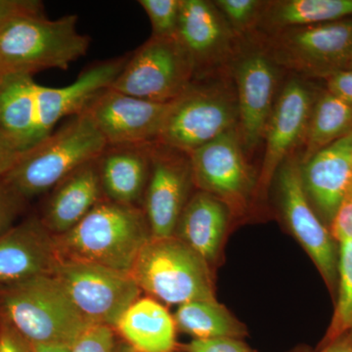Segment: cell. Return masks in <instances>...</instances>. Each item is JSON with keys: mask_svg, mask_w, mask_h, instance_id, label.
I'll return each instance as SVG.
<instances>
[{"mask_svg": "<svg viewBox=\"0 0 352 352\" xmlns=\"http://www.w3.org/2000/svg\"><path fill=\"white\" fill-rule=\"evenodd\" d=\"M170 103L145 100L107 88L87 111L108 145L149 144L159 140Z\"/></svg>", "mask_w": 352, "mask_h": 352, "instance_id": "16", "label": "cell"}, {"mask_svg": "<svg viewBox=\"0 0 352 352\" xmlns=\"http://www.w3.org/2000/svg\"><path fill=\"white\" fill-rule=\"evenodd\" d=\"M308 199L332 222L352 188V132L300 164Z\"/></svg>", "mask_w": 352, "mask_h": 352, "instance_id": "19", "label": "cell"}, {"mask_svg": "<svg viewBox=\"0 0 352 352\" xmlns=\"http://www.w3.org/2000/svg\"><path fill=\"white\" fill-rule=\"evenodd\" d=\"M138 3L149 18L153 36L171 38L176 36L182 0H140Z\"/></svg>", "mask_w": 352, "mask_h": 352, "instance_id": "30", "label": "cell"}, {"mask_svg": "<svg viewBox=\"0 0 352 352\" xmlns=\"http://www.w3.org/2000/svg\"><path fill=\"white\" fill-rule=\"evenodd\" d=\"M36 352H69V347L41 346L34 344Z\"/></svg>", "mask_w": 352, "mask_h": 352, "instance_id": "40", "label": "cell"}, {"mask_svg": "<svg viewBox=\"0 0 352 352\" xmlns=\"http://www.w3.org/2000/svg\"><path fill=\"white\" fill-rule=\"evenodd\" d=\"M230 214L223 201L199 190L185 206L176 226L175 237L210 263L219 254Z\"/></svg>", "mask_w": 352, "mask_h": 352, "instance_id": "23", "label": "cell"}, {"mask_svg": "<svg viewBox=\"0 0 352 352\" xmlns=\"http://www.w3.org/2000/svg\"><path fill=\"white\" fill-rule=\"evenodd\" d=\"M115 333L108 326H89L69 347V352H115Z\"/></svg>", "mask_w": 352, "mask_h": 352, "instance_id": "31", "label": "cell"}, {"mask_svg": "<svg viewBox=\"0 0 352 352\" xmlns=\"http://www.w3.org/2000/svg\"><path fill=\"white\" fill-rule=\"evenodd\" d=\"M129 57L115 58L95 64L66 87H48L38 85L36 105L43 140L52 133L58 122L65 118L85 112L101 92L110 88L126 66Z\"/></svg>", "mask_w": 352, "mask_h": 352, "instance_id": "18", "label": "cell"}, {"mask_svg": "<svg viewBox=\"0 0 352 352\" xmlns=\"http://www.w3.org/2000/svg\"><path fill=\"white\" fill-rule=\"evenodd\" d=\"M193 82V64L176 36H151L129 57L110 88L145 100L170 103Z\"/></svg>", "mask_w": 352, "mask_h": 352, "instance_id": "9", "label": "cell"}, {"mask_svg": "<svg viewBox=\"0 0 352 352\" xmlns=\"http://www.w3.org/2000/svg\"><path fill=\"white\" fill-rule=\"evenodd\" d=\"M176 328L195 340L233 338L245 333V326L219 302H191L179 305L175 317Z\"/></svg>", "mask_w": 352, "mask_h": 352, "instance_id": "27", "label": "cell"}, {"mask_svg": "<svg viewBox=\"0 0 352 352\" xmlns=\"http://www.w3.org/2000/svg\"><path fill=\"white\" fill-rule=\"evenodd\" d=\"M6 72L2 68L1 64H0V82H1L2 78H3V76H6Z\"/></svg>", "mask_w": 352, "mask_h": 352, "instance_id": "43", "label": "cell"}, {"mask_svg": "<svg viewBox=\"0 0 352 352\" xmlns=\"http://www.w3.org/2000/svg\"><path fill=\"white\" fill-rule=\"evenodd\" d=\"M23 153L0 129V179L17 164Z\"/></svg>", "mask_w": 352, "mask_h": 352, "instance_id": "38", "label": "cell"}, {"mask_svg": "<svg viewBox=\"0 0 352 352\" xmlns=\"http://www.w3.org/2000/svg\"><path fill=\"white\" fill-rule=\"evenodd\" d=\"M115 352H138L134 351L131 346L126 344V342H118L117 346H116Z\"/></svg>", "mask_w": 352, "mask_h": 352, "instance_id": "41", "label": "cell"}, {"mask_svg": "<svg viewBox=\"0 0 352 352\" xmlns=\"http://www.w3.org/2000/svg\"><path fill=\"white\" fill-rule=\"evenodd\" d=\"M352 132V106L318 89L300 152V164L307 163L324 148Z\"/></svg>", "mask_w": 352, "mask_h": 352, "instance_id": "26", "label": "cell"}, {"mask_svg": "<svg viewBox=\"0 0 352 352\" xmlns=\"http://www.w3.org/2000/svg\"><path fill=\"white\" fill-rule=\"evenodd\" d=\"M38 83L28 74H6L0 82V129L22 152L38 144L36 89Z\"/></svg>", "mask_w": 352, "mask_h": 352, "instance_id": "22", "label": "cell"}, {"mask_svg": "<svg viewBox=\"0 0 352 352\" xmlns=\"http://www.w3.org/2000/svg\"><path fill=\"white\" fill-rule=\"evenodd\" d=\"M41 221L54 236L68 232L104 200L98 157L82 164L52 189Z\"/></svg>", "mask_w": 352, "mask_h": 352, "instance_id": "20", "label": "cell"}, {"mask_svg": "<svg viewBox=\"0 0 352 352\" xmlns=\"http://www.w3.org/2000/svg\"><path fill=\"white\" fill-rule=\"evenodd\" d=\"M176 38L193 64L194 80L230 73L240 38L214 1L182 0Z\"/></svg>", "mask_w": 352, "mask_h": 352, "instance_id": "13", "label": "cell"}, {"mask_svg": "<svg viewBox=\"0 0 352 352\" xmlns=\"http://www.w3.org/2000/svg\"><path fill=\"white\" fill-rule=\"evenodd\" d=\"M331 235L340 244L352 241V188L331 222Z\"/></svg>", "mask_w": 352, "mask_h": 352, "instance_id": "34", "label": "cell"}, {"mask_svg": "<svg viewBox=\"0 0 352 352\" xmlns=\"http://www.w3.org/2000/svg\"><path fill=\"white\" fill-rule=\"evenodd\" d=\"M338 277L339 298L322 346L337 340L352 344V241L340 243Z\"/></svg>", "mask_w": 352, "mask_h": 352, "instance_id": "28", "label": "cell"}, {"mask_svg": "<svg viewBox=\"0 0 352 352\" xmlns=\"http://www.w3.org/2000/svg\"><path fill=\"white\" fill-rule=\"evenodd\" d=\"M131 275L141 291L168 305L217 302L207 261L175 236L151 238Z\"/></svg>", "mask_w": 352, "mask_h": 352, "instance_id": "6", "label": "cell"}, {"mask_svg": "<svg viewBox=\"0 0 352 352\" xmlns=\"http://www.w3.org/2000/svg\"><path fill=\"white\" fill-rule=\"evenodd\" d=\"M175 328V319L162 303L152 298H139L113 330L135 351L173 352Z\"/></svg>", "mask_w": 352, "mask_h": 352, "instance_id": "24", "label": "cell"}, {"mask_svg": "<svg viewBox=\"0 0 352 352\" xmlns=\"http://www.w3.org/2000/svg\"><path fill=\"white\" fill-rule=\"evenodd\" d=\"M284 69L264 50L258 36L240 39L230 65L239 109L241 141L248 157L263 144L281 90Z\"/></svg>", "mask_w": 352, "mask_h": 352, "instance_id": "7", "label": "cell"}, {"mask_svg": "<svg viewBox=\"0 0 352 352\" xmlns=\"http://www.w3.org/2000/svg\"><path fill=\"white\" fill-rule=\"evenodd\" d=\"M317 92L300 76H292L282 85L264 134L265 150L254 191L256 199L266 196L280 166L302 147Z\"/></svg>", "mask_w": 352, "mask_h": 352, "instance_id": "12", "label": "cell"}, {"mask_svg": "<svg viewBox=\"0 0 352 352\" xmlns=\"http://www.w3.org/2000/svg\"><path fill=\"white\" fill-rule=\"evenodd\" d=\"M263 0H214V6L238 38H251L258 32Z\"/></svg>", "mask_w": 352, "mask_h": 352, "instance_id": "29", "label": "cell"}, {"mask_svg": "<svg viewBox=\"0 0 352 352\" xmlns=\"http://www.w3.org/2000/svg\"><path fill=\"white\" fill-rule=\"evenodd\" d=\"M324 80L330 94L352 106V69L336 72Z\"/></svg>", "mask_w": 352, "mask_h": 352, "instance_id": "37", "label": "cell"}, {"mask_svg": "<svg viewBox=\"0 0 352 352\" xmlns=\"http://www.w3.org/2000/svg\"><path fill=\"white\" fill-rule=\"evenodd\" d=\"M193 185L189 154L157 141L153 143L151 170L142 201L152 238L175 236Z\"/></svg>", "mask_w": 352, "mask_h": 352, "instance_id": "15", "label": "cell"}, {"mask_svg": "<svg viewBox=\"0 0 352 352\" xmlns=\"http://www.w3.org/2000/svg\"><path fill=\"white\" fill-rule=\"evenodd\" d=\"M317 352H352V344L346 340H337L322 346L320 351Z\"/></svg>", "mask_w": 352, "mask_h": 352, "instance_id": "39", "label": "cell"}, {"mask_svg": "<svg viewBox=\"0 0 352 352\" xmlns=\"http://www.w3.org/2000/svg\"><path fill=\"white\" fill-rule=\"evenodd\" d=\"M25 201L9 185L0 179V236L15 226L24 208Z\"/></svg>", "mask_w": 352, "mask_h": 352, "instance_id": "32", "label": "cell"}, {"mask_svg": "<svg viewBox=\"0 0 352 352\" xmlns=\"http://www.w3.org/2000/svg\"><path fill=\"white\" fill-rule=\"evenodd\" d=\"M342 69H352V47L349 54H347ZM340 71H342V69H340Z\"/></svg>", "mask_w": 352, "mask_h": 352, "instance_id": "42", "label": "cell"}, {"mask_svg": "<svg viewBox=\"0 0 352 352\" xmlns=\"http://www.w3.org/2000/svg\"><path fill=\"white\" fill-rule=\"evenodd\" d=\"M53 275L89 325L115 329L142 292L131 273L96 264L60 261Z\"/></svg>", "mask_w": 352, "mask_h": 352, "instance_id": "10", "label": "cell"}, {"mask_svg": "<svg viewBox=\"0 0 352 352\" xmlns=\"http://www.w3.org/2000/svg\"><path fill=\"white\" fill-rule=\"evenodd\" d=\"M238 124L239 109L230 73L194 80L171 102L157 142L191 154Z\"/></svg>", "mask_w": 352, "mask_h": 352, "instance_id": "5", "label": "cell"}, {"mask_svg": "<svg viewBox=\"0 0 352 352\" xmlns=\"http://www.w3.org/2000/svg\"><path fill=\"white\" fill-rule=\"evenodd\" d=\"M275 63L294 76L322 78L340 71L352 47V17L256 34Z\"/></svg>", "mask_w": 352, "mask_h": 352, "instance_id": "8", "label": "cell"}, {"mask_svg": "<svg viewBox=\"0 0 352 352\" xmlns=\"http://www.w3.org/2000/svg\"><path fill=\"white\" fill-rule=\"evenodd\" d=\"M195 186L243 212L254 196L258 176L249 163L238 129L189 154Z\"/></svg>", "mask_w": 352, "mask_h": 352, "instance_id": "11", "label": "cell"}, {"mask_svg": "<svg viewBox=\"0 0 352 352\" xmlns=\"http://www.w3.org/2000/svg\"><path fill=\"white\" fill-rule=\"evenodd\" d=\"M352 17V0L266 1L256 34L268 36L289 28L325 24Z\"/></svg>", "mask_w": 352, "mask_h": 352, "instance_id": "25", "label": "cell"}, {"mask_svg": "<svg viewBox=\"0 0 352 352\" xmlns=\"http://www.w3.org/2000/svg\"><path fill=\"white\" fill-rule=\"evenodd\" d=\"M152 238L142 208L104 199L68 232L54 236L60 261H78L131 273Z\"/></svg>", "mask_w": 352, "mask_h": 352, "instance_id": "1", "label": "cell"}, {"mask_svg": "<svg viewBox=\"0 0 352 352\" xmlns=\"http://www.w3.org/2000/svg\"><path fill=\"white\" fill-rule=\"evenodd\" d=\"M0 318L41 346L71 347L91 326L53 274L0 287Z\"/></svg>", "mask_w": 352, "mask_h": 352, "instance_id": "3", "label": "cell"}, {"mask_svg": "<svg viewBox=\"0 0 352 352\" xmlns=\"http://www.w3.org/2000/svg\"><path fill=\"white\" fill-rule=\"evenodd\" d=\"M59 263L54 235L39 217H28L0 236V287L53 274Z\"/></svg>", "mask_w": 352, "mask_h": 352, "instance_id": "17", "label": "cell"}, {"mask_svg": "<svg viewBox=\"0 0 352 352\" xmlns=\"http://www.w3.org/2000/svg\"><path fill=\"white\" fill-rule=\"evenodd\" d=\"M45 15L43 1L38 0H0V30L24 16Z\"/></svg>", "mask_w": 352, "mask_h": 352, "instance_id": "33", "label": "cell"}, {"mask_svg": "<svg viewBox=\"0 0 352 352\" xmlns=\"http://www.w3.org/2000/svg\"><path fill=\"white\" fill-rule=\"evenodd\" d=\"M184 349L186 352H252L244 342L233 338L193 340Z\"/></svg>", "mask_w": 352, "mask_h": 352, "instance_id": "35", "label": "cell"}, {"mask_svg": "<svg viewBox=\"0 0 352 352\" xmlns=\"http://www.w3.org/2000/svg\"><path fill=\"white\" fill-rule=\"evenodd\" d=\"M0 352H36L34 344L25 339L8 321L0 318Z\"/></svg>", "mask_w": 352, "mask_h": 352, "instance_id": "36", "label": "cell"}, {"mask_svg": "<svg viewBox=\"0 0 352 352\" xmlns=\"http://www.w3.org/2000/svg\"><path fill=\"white\" fill-rule=\"evenodd\" d=\"M152 144L107 145L104 149L98 166L107 200L142 208L151 170Z\"/></svg>", "mask_w": 352, "mask_h": 352, "instance_id": "21", "label": "cell"}, {"mask_svg": "<svg viewBox=\"0 0 352 352\" xmlns=\"http://www.w3.org/2000/svg\"><path fill=\"white\" fill-rule=\"evenodd\" d=\"M107 145L85 110L23 153L20 161L1 179L25 201L31 200L54 188L82 164L97 159Z\"/></svg>", "mask_w": 352, "mask_h": 352, "instance_id": "2", "label": "cell"}, {"mask_svg": "<svg viewBox=\"0 0 352 352\" xmlns=\"http://www.w3.org/2000/svg\"><path fill=\"white\" fill-rule=\"evenodd\" d=\"M275 177L280 208L287 226L332 288L338 278L339 254L332 235L315 214L308 199L298 153L282 164Z\"/></svg>", "mask_w": 352, "mask_h": 352, "instance_id": "14", "label": "cell"}, {"mask_svg": "<svg viewBox=\"0 0 352 352\" xmlns=\"http://www.w3.org/2000/svg\"><path fill=\"white\" fill-rule=\"evenodd\" d=\"M78 16L56 20L24 16L0 30V64L7 74L34 76L45 69H67L85 56L90 38L78 32Z\"/></svg>", "mask_w": 352, "mask_h": 352, "instance_id": "4", "label": "cell"}]
</instances>
